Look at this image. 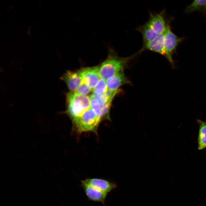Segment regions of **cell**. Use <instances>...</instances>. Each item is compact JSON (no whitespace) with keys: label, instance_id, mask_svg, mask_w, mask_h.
Here are the masks:
<instances>
[{"label":"cell","instance_id":"19","mask_svg":"<svg viewBox=\"0 0 206 206\" xmlns=\"http://www.w3.org/2000/svg\"><path fill=\"white\" fill-rule=\"evenodd\" d=\"M90 96L91 98L97 100L101 106L108 101V98L105 94L98 95L93 93Z\"/></svg>","mask_w":206,"mask_h":206},{"label":"cell","instance_id":"18","mask_svg":"<svg viewBox=\"0 0 206 206\" xmlns=\"http://www.w3.org/2000/svg\"><path fill=\"white\" fill-rule=\"evenodd\" d=\"M100 106L97 100L93 98H91L90 107L95 112L98 117L102 121Z\"/></svg>","mask_w":206,"mask_h":206},{"label":"cell","instance_id":"20","mask_svg":"<svg viewBox=\"0 0 206 206\" xmlns=\"http://www.w3.org/2000/svg\"><path fill=\"white\" fill-rule=\"evenodd\" d=\"M121 90L120 89L115 90L108 89L105 93L108 98V101H112L116 95L121 92Z\"/></svg>","mask_w":206,"mask_h":206},{"label":"cell","instance_id":"6","mask_svg":"<svg viewBox=\"0 0 206 206\" xmlns=\"http://www.w3.org/2000/svg\"><path fill=\"white\" fill-rule=\"evenodd\" d=\"M80 185L89 200L100 202L105 205L108 193L86 184L82 180Z\"/></svg>","mask_w":206,"mask_h":206},{"label":"cell","instance_id":"9","mask_svg":"<svg viewBox=\"0 0 206 206\" xmlns=\"http://www.w3.org/2000/svg\"><path fill=\"white\" fill-rule=\"evenodd\" d=\"M60 79L66 83L70 92H74L82 81V78L79 70H68L62 76Z\"/></svg>","mask_w":206,"mask_h":206},{"label":"cell","instance_id":"14","mask_svg":"<svg viewBox=\"0 0 206 206\" xmlns=\"http://www.w3.org/2000/svg\"><path fill=\"white\" fill-rule=\"evenodd\" d=\"M206 0H195L186 8L185 11L187 13L201 10L206 7Z\"/></svg>","mask_w":206,"mask_h":206},{"label":"cell","instance_id":"4","mask_svg":"<svg viewBox=\"0 0 206 206\" xmlns=\"http://www.w3.org/2000/svg\"><path fill=\"white\" fill-rule=\"evenodd\" d=\"M183 39V38L179 37L174 34L171 31L170 26L167 25L165 33V57L172 65H174L172 56L176 52L178 45Z\"/></svg>","mask_w":206,"mask_h":206},{"label":"cell","instance_id":"11","mask_svg":"<svg viewBox=\"0 0 206 206\" xmlns=\"http://www.w3.org/2000/svg\"><path fill=\"white\" fill-rule=\"evenodd\" d=\"M108 89L115 90L126 84H130V81L126 77L123 70L120 71L107 80L106 82Z\"/></svg>","mask_w":206,"mask_h":206},{"label":"cell","instance_id":"1","mask_svg":"<svg viewBox=\"0 0 206 206\" xmlns=\"http://www.w3.org/2000/svg\"><path fill=\"white\" fill-rule=\"evenodd\" d=\"M140 53L139 51L131 56L122 57L119 56L113 48H109L107 58L100 66V78L106 80L124 70L130 61Z\"/></svg>","mask_w":206,"mask_h":206},{"label":"cell","instance_id":"8","mask_svg":"<svg viewBox=\"0 0 206 206\" xmlns=\"http://www.w3.org/2000/svg\"><path fill=\"white\" fill-rule=\"evenodd\" d=\"M165 32L159 34L153 40L144 43L140 51L142 52L144 50L152 51L160 54L165 56L164 49V38Z\"/></svg>","mask_w":206,"mask_h":206},{"label":"cell","instance_id":"21","mask_svg":"<svg viewBox=\"0 0 206 206\" xmlns=\"http://www.w3.org/2000/svg\"></svg>","mask_w":206,"mask_h":206},{"label":"cell","instance_id":"10","mask_svg":"<svg viewBox=\"0 0 206 206\" xmlns=\"http://www.w3.org/2000/svg\"><path fill=\"white\" fill-rule=\"evenodd\" d=\"M147 23L158 35L165 32L167 26L165 23L163 12L159 13H150Z\"/></svg>","mask_w":206,"mask_h":206},{"label":"cell","instance_id":"5","mask_svg":"<svg viewBox=\"0 0 206 206\" xmlns=\"http://www.w3.org/2000/svg\"><path fill=\"white\" fill-rule=\"evenodd\" d=\"M100 65L82 68L79 70L82 80L92 89L94 88L100 79Z\"/></svg>","mask_w":206,"mask_h":206},{"label":"cell","instance_id":"12","mask_svg":"<svg viewBox=\"0 0 206 206\" xmlns=\"http://www.w3.org/2000/svg\"><path fill=\"white\" fill-rule=\"evenodd\" d=\"M137 29L141 33L143 38L144 43L152 41L158 35L147 22L137 28Z\"/></svg>","mask_w":206,"mask_h":206},{"label":"cell","instance_id":"7","mask_svg":"<svg viewBox=\"0 0 206 206\" xmlns=\"http://www.w3.org/2000/svg\"><path fill=\"white\" fill-rule=\"evenodd\" d=\"M82 181L86 184L108 194L117 188L116 183L104 179L88 178Z\"/></svg>","mask_w":206,"mask_h":206},{"label":"cell","instance_id":"13","mask_svg":"<svg viewBox=\"0 0 206 206\" xmlns=\"http://www.w3.org/2000/svg\"><path fill=\"white\" fill-rule=\"evenodd\" d=\"M199 125L198 138V148L202 150L206 148V122L197 120Z\"/></svg>","mask_w":206,"mask_h":206},{"label":"cell","instance_id":"15","mask_svg":"<svg viewBox=\"0 0 206 206\" xmlns=\"http://www.w3.org/2000/svg\"><path fill=\"white\" fill-rule=\"evenodd\" d=\"M105 80L100 78L97 84L93 88V93L98 95L105 94L108 90Z\"/></svg>","mask_w":206,"mask_h":206},{"label":"cell","instance_id":"16","mask_svg":"<svg viewBox=\"0 0 206 206\" xmlns=\"http://www.w3.org/2000/svg\"><path fill=\"white\" fill-rule=\"evenodd\" d=\"M112 101H108L101 107V118L102 120H110V110Z\"/></svg>","mask_w":206,"mask_h":206},{"label":"cell","instance_id":"17","mask_svg":"<svg viewBox=\"0 0 206 206\" xmlns=\"http://www.w3.org/2000/svg\"><path fill=\"white\" fill-rule=\"evenodd\" d=\"M92 90V89L82 80L76 90L74 92L79 94L87 95L91 92Z\"/></svg>","mask_w":206,"mask_h":206},{"label":"cell","instance_id":"2","mask_svg":"<svg viewBox=\"0 0 206 206\" xmlns=\"http://www.w3.org/2000/svg\"><path fill=\"white\" fill-rule=\"evenodd\" d=\"M67 108L64 113L72 122L76 120L86 110L90 108V96L70 92L66 96Z\"/></svg>","mask_w":206,"mask_h":206},{"label":"cell","instance_id":"3","mask_svg":"<svg viewBox=\"0 0 206 206\" xmlns=\"http://www.w3.org/2000/svg\"><path fill=\"white\" fill-rule=\"evenodd\" d=\"M101 120L90 108L86 110L78 119L72 122L73 128L80 134L92 132L97 134L98 127Z\"/></svg>","mask_w":206,"mask_h":206}]
</instances>
